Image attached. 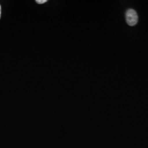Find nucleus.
I'll return each instance as SVG.
<instances>
[{
  "instance_id": "f257e3e1",
  "label": "nucleus",
  "mask_w": 148,
  "mask_h": 148,
  "mask_svg": "<svg viewBox=\"0 0 148 148\" xmlns=\"http://www.w3.org/2000/svg\"><path fill=\"white\" fill-rule=\"evenodd\" d=\"M126 19L130 26L135 25L138 21V16L136 11L133 9L128 10L126 13Z\"/></svg>"
},
{
  "instance_id": "f03ea898",
  "label": "nucleus",
  "mask_w": 148,
  "mask_h": 148,
  "mask_svg": "<svg viewBox=\"0 0 148 148\" xmlns=\"http://www.w3.org/2000/svg\"><path fill=\"white\" fill-rule=\"evenodd\" d=\"M36 2L38 4H43L47 2V0H36Z\"/></svg>"
},
{
  "instance_id": "7ed1b4c3",
  "label": "nucleus",
  "mask_w": 148,
  "mask_h": 148,
  "mask_svg": "<svg viewBox=\"0 0 148 148\" xmlns=\"http://www.w3.org/2000/svg\"><path fill=\"white\" fill-rule=\"evenodd\" d=\"M1 7L0 5V18H1Z\"/></svg>"
}]
</instances>
